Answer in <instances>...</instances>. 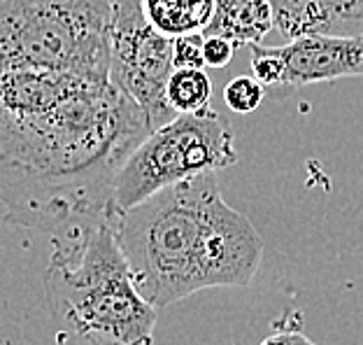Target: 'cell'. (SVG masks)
<instances>
[{
	"label": "cell",
	"instance_id": "cell-4",
	"mask_svg": "<svg viewBox=\"0 0 363 345\" xmlns=\"http://www.w3.org/2000/svg\"><path fill=\"white\" fill-rule=\"evenodd\" d=\"M112 0H0V68L110 77Z\"/></svg>",
	"mask_w": 363,
	"mask_h": 345
},
{
	"label": "cell",
	"instance_id": "cell-17",
	"mask_svg": "<svg viewBox=\"0 0 363 345\" xmlns=\"http://www.w3.org/2000/svg\"><path fill=\"white\" fill-rule=\"evenodd\" d=\"M0 345H3V339H0Z\"/></svg>",
	"mask_w": 363,
	"mask_h": 345
},
{
	"label": "cell",
	"instance_id": "cell-5",
	"mask_svg": "<svg viewBox=\"0 0 363 345\" xmlns=\"http://www.w3.org/2000/svg\"><path fill=\"white\" fill-rule=\"evenodd\" d=\"M238 161L233 131L212 108L198 114H175L152 131L112 182L110 212L128 210L189 177L219 172Z\"/></svg>",
	"mask_w": 363,
	"mask_h": 345
},
{
	"label": "cell",
	"instance_id": "cell-2",
	"mask_svg": "<svg viewBox=\"0 0 363 345\" xmlns=\"http://www.w3.org/2000/svg\"><path fill=\"white\" fill-rule=\"evenodd\" d=\"M110 219L138 292L156 310L205 290L247 287L259 273L263 241L221 196L217 172L172 185Z\"/></svg>",
	"mask_w": 363,
	"mask_h": 345
},
{
	"label": "cell",
	"instance_id": "cell-16",
	"mask_svg": "<svg viewBox=\"0 0 363 345\" xmlns=\"http://www.w3.org/2000/svg\"><path fill=\"white\" fill-rule=\"evenodd\" d=\"M259 345H317V343L298 329H282L268 336V339H263Z\"/></svg>",
	"mask_w": 363,
	"mask_h": 345
},
{
	"label": "cell",
	"instance_id": "cell-13",
	"mask_svg": "<svg viewBox=\"0 0 363 345\" xmlns=\"http://www.w3.org/2000/svg\"><path fill=\"white\" fill-rule=\"evenodd\" d=\"M252 72L254 80H259L263 87H279L282 82V61L275 52V47L266 45H252Z\"/></svg>",
	"mask_w": 363,
	"mask_h": 345
},
{
	"label": "cell",
	"instance_id": "cell-9",
	"mask_svg": "<svg viewBox=\"0 0 363 345\" xmlns=\"http://www.w3.org/2000/svg\"><path fill=\"white\" fill-rule=\"evenodd\" d=\"M275 28L270 0H214L205 38H224L233 47L261 45Z\"/></svg>",
	"mask_w": 363,
	"mask_h": 345
},
{
	"label": "cell",
	"instance_id": "cell-3",
	"mask_svg": "<svg viewBox=\"0 0 363 345\" xmlns=\"http://www.w3.org/2000/svg\"><path fill=\"white\" fill-rule=\"evenodd\" d=\"M54 322L86 345H152L159 313L145 301L105 217L54 236L43 275Z\"/></svg>",
	"mask_w": 363,
	"mask_h": 345
},
{
	"label": "cell",
	"instance_id": "cell-6",
	"mask_svg": "<svg viewBox=\"0 0 363 345\" xmlns=\"http://www.w3.org/2000/svg\"><path fill=\"white\" fill-rule=\"evenodd\" d=\"M172 70V38L152 26L143 0H112L110 80L133 98L152 131L175 117L166 101Z\"/></svg>",
	"mask_w": 363,
	"mask_h": 345
},
{
	"label": "cell",
	"instance_id": "cell-15",
	"mask_svg": "<svg viewBox=\"0 0 363 345\" xmlns=\"http://www.w3.org/2000/svg\"><path fill=\"white\" fill-rule=\"evenodd\" d=\"M235 47L224 38H205L203 43V59L205 68H226L233 61Z\"/></svg>",
	"mask_w": 363,
	"mask_h": 345
},
{
	"label": "cell",
	"instance_id": "cell-1",
	"mask_svg": "<svg viewBox=\"0 0 363 345\" xmlns=\"http://www.w3.org/2000/svg\"><path fill=\"white\" fill-rule=\"evenodd\" d=\"M150 133L110 77L0 68L5 221L63 236L110 217L114 177Z\"/></svg>",
	"mask_w": 363,
	"mask_h": 345
},
{
	"label": "cell",
	"instance_id": "cell-11",
	"mask_svg": "<svg viewBox=\"0 0 363 345\" xmlns=\"http://www.w3.org/2000/svg\"><path fill=\"white\" fill-rule=\"evenodd\" d=\"M212 80L205 70L177 68L166 87L168 108L175 114H198L210 110Z\"/></svg>",
	"mask_w": 363,
	"mask_h": 345
},
{
	"label": "cell",
	"instance_id": "cell-12",
	"mask_svg": "<svg viewBox=\"0 0 363 345\" xmlns=\"http://www.w3.org/2000/svg\"><path fill=\"white\" fill-rule=\"evenodd\" d=\"M263 98H266V87L250 75H238L224 87V101L228 110L235 114L254 112L257 108H261Z\"/></svg>",
	"mask_w": 363,
	"mask_h": 345
},
{
	"label": "cell",
	"instance_id": "cell-10",
	"mask_svg": "<svg viewBox=\"0 0 363 345\" xmlns=\"http://www.w3.org/2000/svg\"><path fill=\"white\" fill-rule=\"evenodd\" d=\"M214 0H143V12L152 26L168 38L203 33L210 23Z\"/></svg>",
	"mask_w": 363,
	"mask_h": 345
},
{
	"label": "cell",
	"instance_id": "cell-8",
	"mask_svg": "<svg viewBox=\"0 0 363 345\" xmlns=\"http://www.w3.org/2000/svg\"><path fill=\"white\" fill-rule=\"evenodd\" d=\"M275 26L289 40L312 33L352 35L361 0H270Z\"/></svg>",
	"mask_w": 363,
	"mask_h": 345
},
{
	"label": "cell",
	"instance_id": "cell-14",
	"mask_svg": "<svg viewBox=\"0 0 363 345\" xmlns=\"http://www.w3.org/2000/svg\"><path fill=\"white\" fill-rule=\"evenodd\" d=\"M203 33H189L172 40V63L177 68H191V70H205L203 59Z\"/></svg>",
	"mask_w": 363,
	"mask_h": 345
},
{
	"label": "cell",
	"instance_id": "cell-7",
	"mask_svg": "<svg viewBox=\"0 0 363 345\" xmlns=\"http://www.w3.org/2000/svg\"><path fill=\"white\" fill-rule=\"evenodd\" d=\"M282 61V82L286 92H296L317 82L363 77V35H326L312 33L275 47Z\"/></svg>",
	"mask_w": 363,
	"mask_h": 345
}]
</instances>
